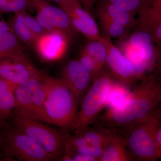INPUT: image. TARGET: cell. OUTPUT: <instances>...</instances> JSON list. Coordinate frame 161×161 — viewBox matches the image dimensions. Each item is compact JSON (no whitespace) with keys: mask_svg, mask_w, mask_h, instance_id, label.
Returning <instances> with one entry per match:
<instances>
[{"mask_svg":"<svg viewBox=\"0 0 161 161\" xmlns=\"http://www.w3.org/2000/svg\"><path fill=\"white\" fill-rule=\"evenodd\" d=\"M140 80L129 99L98 116L95 125L125 131L148 117L161 103V75L154 70Z\"/></svg>","mask_w":161,"mask_h":161,"instance_id":"6da1fadb","label":"cell"},{"mask_svg":"<svg viewBox=\"0 0 161 161\" xmlns=\"http://www.w3.org/2000/svg\"><path fill=\"white\" fill-rule=\"evenodd\" d=\"M46 89L44 103L45 122L70 129L78 112V102L73 92L61 78L45 74Z\"/></svg>","mask_w":161,"mask_h":161,"instance_id":"7a4b0ae2","label":"cell"},{"mask_svg":"<svg viewBox=\"0 0 161 161\" xmlns=\"http://www.w3.org/2000/svg\"><path fill=\"white\" fill-rule=\"evenodd\" d=\"M161 125V111L158 106L147 118L125 130L124 137L133 161L158 159L156 138Z\"/></svg>","mask_w":161,"mask_h":161,"instance_id":"3957f363","label":"cell"},{"mask_svg":"<svg viewBox=\"0 0 161 161\" xmlns=\"http://www.w3.org/2000/svg\"><path fill=\"white\" fill-rule=\"evenodd\" d=\"M108 68L105 67L94 79L81 101L70 130L77 131L94 124L105 108L110 90L115 82Z\"/></svg>","mask_w":161,"mask_h":161,"instance_id":"277c9868","label":"cell"},{"mask_svg":"<svg viewBox=\"0 0 161 161\" xmlns=\"http://www.w3.org/2000/svg\"><path fill=\"white\" fill-rule=\"evenodd\" d=\"M0 135V146L6 159L50 161L59 159L47 152L33 139L16 129H5Z\"/></svg>","mask_w":161,"mask_h":161,"instance_id":"5b68a950","label":"cell"},{"mask_svg":"<svg viewBox=\"0 0 161 161\" xmlns=\"http://www.w3.org/2000/svg\"><path fill=\"white\" fill-rule=\"evenodd\" d=\"M14 129L33 139L47 152L59 159L65 151V135L39 121L15 117Z\"/></svg>","mask_w":161,"mask_h":161,"instance_id":"8992f818","label":"cell"},{"mask_svg":"<svg viewBox=\"0 0 161 161\" xmlns=\"http://www.w3.org/2000/svg\"><path fill=\"white\" fill-rule=\"evenodd\" d=\"M100 39L107 49L106 66L115 81L129 87L141 78L137 71L111 39L101 35Z\"/></svg>","mask_w":161,"mask_h":161,"instance_id":"52a82bcc","label":"cell"},{"mask_svg":"<svg viewBox=\"0 0 161 161\" xmlns=\"http://www.w3.org/2000/svg\"><path fill=\"white\" fill-rule=\"evenodd\" d=\"M32 3L36 11V19L46 31L61 32L69 40L74 37L77 32L61 8L51 5L47 0H32Z\"/></svg>","mask_w":161,"mask_h":161,"instance_id":"ba28073f","label":"cell"},{"mask_svg":"<svg viewBox=\"0 0 161 161\" xmlns=\"http://www.w3.org/2000/svg\"><path fill=\"white\" fill-rule=\"evenodd\" d=\"M66 13L72 26L77 32L83 35L88 40H98L101 35L95 20L78 0H64L58 4Z\"/></svg>","mask_w":161,"mask_h":161,"instance_id":"9c48e42d","label":"cell"},{"mask_svg":"<svg viewBox=\"0 0 161 161\" xmlns=\"http://www.w3.org/2000/svg\"><path fill=\"white\" fill-rule=\"evenodd\" d=\"M40 72L25 53L0 60V78L16 86Z\"/></svg>","mask_w":161,"mask_h":161,"instance_id":"30bf717a","label":"cell"},{"mask_svg":"<svg viewBox=\"0 0 161 161\" xmlns=\"http://www.w3.org/2000/svg\"><path fill=\"white\" fill-rule=\"evenodd\" d=\"M69 40L61 32L47 31L36 39L33 47L41 59L51 62L63 58L67 51Z\"/></svg>","mask_w":161,"mask_h":161,"instance_id":"8fae6325","label":"cell"},{"mask_svg":"<svg viewBox=\"0 0 161 161\" xmlns=\"http://www.w3.org/2000/svg\"><path fill=\"white\" fill-rule=\"evenodd\" d=\"M61 78L73 92L78 103L81 102L93 80L78 59L70 60L65 64Z\"/></svg>","mask_w":161,"mask_h":161,"instance_id":"7c38bea8","label":"cell"},{"mask_svg":"<svg viewBox=\"0 0 161 161\" xmlns=\"http://www.w3.org/2000/svg\"><path fill=\"white\" fill-rule=\"evenodd\" d=\"M45 74L40 71L15 89L16 99L15 117L25 118L29 111L36 93L43 83Z\"/></svg>","mask_w":161,"mask_h":161,"instance_id":"4fadbf2b","label":"cell"},{"mask_svg":"<svg viewBox=\"0 0 161 161\" xmlns=\"http://www.w3.org/2000/svg\"><path fill=\"white\" fill-rule=\"evenodd\" d=\"M97 12L105 15L112 21L123 25L130 30L137 25L135 15L104 0H99L98 2Z\"/></svg>","mask_w":161,"mask_h":161,"instance_id":"5bb4252c","label":"cell"},{"mask_svg":"<svg viewBox=\"0 0 161 161\" xmlns=\"http://www.w3.org/2000/svg\"><path fill=\"white\" fill-rule=\"evenodd\" d=\"M16 86L0 78V127H8V120L16 106Z\"/></svg>","mask_w":161,"mask_h":161,"instance_id":"9a60e30c","label":"cell"},{"mask_svg":"<svg viewBox=\"0 0 161 161\" xmlns=\"http://www.w3.org/2000/svg\"><path fill=\"white\" fill-rule=\"evenodd\" d=\"M100 161H133L130 156L124 136L117 130L111 140L104 148Z\"/></svg>","mask_w":161,"mask_h":161,"instance_id":"2e32d148","label":"cell"},{"mask_svg":"<svg viewBox=\"0 0 161 161\" xmlns=\"http://www.w3.org/2000/svg\"><path fill=\"white\" fill-rule=\"evenodd\" d=\"M116 130L95 125L93 128L88 127L75 131L86 140L88 144L100 146L105 148L115 134Z\"/></svg>","mask_w":161,"mask_h":161,"instance_id":"e0dca14e","label":"cell"},{"mask_svg":"<svg viewBox=\"0 0 161 161\" xmlns=\"http://www.w3.org/2000/svg\"><path fill=\"white\" fill-rule=\"evenodd\" d=\"M22 43L12 31L0 33V60L25 53Z\"/></svg>","mask_w":161,"mask_h":161,"instance_id":"ac0fdd59","label":"cell"},{"mask_svg":"<svg viewBox=\"0 0 161 161\" xmlns=\"http://www.w3.org/2000/svg\"><path fill=\"white\" fill-rule=\"evenodd\" d=\"M21 11L14 14L8 23L12 31L22 43L33 47L36 37L26 25Z\"/></svg>","mask_w":161,"mask_h":161,"instance_id":"d6986e66","label":"cell"},{"mask_svg":"<svg viewBox=\"0 0 161 161\" xmlns=\"http://www.w3.org/2000/svg\"><path fill=\"white\" fill-rule=\"evenodd\" d=\"M136 26L150 33L154 44L161 52V20L154 19L142 11L138 14Z\"/></svg>","mask_w":161,"mask_h":161,"instance_id":"ffe728a7","label":"cell"},{"mask_svg":"<svg viewBox=\"0 0 161 161\" xmlns=\"http://www.w3.org/2000/svg\"><path fill=\"white\" fill-rule=\"evenodd\" d=\"M97 13L101 27L103 31L104 36L108 38L123 40L129 36V31L123 25L112 21L105 15Z\"/></svg>","mask_w":161,"mask_h":161,"instance_id":"44dd1931","label":"cell"},{"mask_svg":"<svg viewBox=\"0 0 161 161\" xmlns=\"http://www.w3.org/2000/svg\"><path fill=\"white\" fill-rule=\"evenodd\" d=\"M46 95V86L43 79V83L36 93L29 111L27 112L25 118H23L45 122L44 103Z\"/></svg>","mask_w":161,"mask_h":161,"instance_id":"7402d4cb","label":"cell"},{"mask_svg":"<svg viewBox=\"0 0 161 161\" xmlns=\"http://www.w3.org/2000/svg\"><path fill=\"white\" fill-rule=\"evenodd\" d=\"M131 94L129 87L115 81L110 90L105 108L110 110L120 106L129 99Z\"/></svg>","mask_w":161,"mask_h":161,"instance_id":"603a6c76","label":"cell"},{"mask_svg":"<svg viewBox=\"0 0 161 161\" xmlns=\"http://www.w3.org/2000/svg\"><path fill=\"white\" fill-rule=\"evenodd\" d=\"M82 49L95 60L101 69L106 66L107 47L100 38L98 40H88Z\"/></svg>","mask_w":161,"mask_h":161,"instance_id":"cb8c5ba5","label":"cell"},{"mask_svg":"<svg viewBox=\"0 0 161 161\" xmlns=\"http://www.w3.org/2000/svg\"><path fill=\"white\" fill-rule=\"evenodd\" d=\"M32 8L31 0H0V14H15Z\"/></svg>","mask_w":161,"mask_h":161,"instance_id":"d4e9b609","label":"cell"},{"mask_svg":"<svg viewBox=\"0 0 161 161\" xmlns=\"http://www.w3.org/2000/svg\"><path fill=\"white\" fill-rule=\"evenodd\" d=\"M119 6L134 15L140 13L149 5L150 0H104Z\"/></svg>","mask_w":161,"mask_h":161,"instance_id":"484cf974","label":"cell"},{"mask_svg":"<svg viewBox=\"0 0 161 161\" xmlns=\"http://www.w3.org/2000/svg\"><path fill=\"white\" fill-rule=\"evenodd\" d=\"M78 60L84 68L89 73L93 79H94L102 70L98 66L95 60L83 49L80 52Z\"/></svg>","mask_w":161,"mask_h":161,"instance_id":"4316f807","label":"cell"},{"mask_svg":"<svg viewBox=\"0 0 161 161\" xmlns=\"http://www.w3.org/2000/svg\"><path fill=\"white\" fill-rule=\"evenodd\" d=\"M21 12L26 25L34 35L36 39L47 31L38 22L36 18L32 16L27 12V10H23Z\"/></svg>","mask_w":161,"mask_h":161,"instance_id":"83f0119b","label":"cell"},{"mask_svg":"<svg viewBox=\"0 0 161 161\" xmlns=\"http://www.w3.org/2000/svg\"><path fill=\"white\" fill-rule=\"evenodd\" d=\"M104 150V148L103 147L88 144L77 149L75 153L95 157L99 159L100 161L101 157L103 154Z\"/></svg>","mask_w":161,"mask_h":161,"instance_id":"f1b7e54d","label":"cell"},{"mask_svg":"<svg viewBox=\"0 0 161 161\" xmlns=\"http://www.w3.org/2000/svg\"><path fill=\"white\" fill-rule=\"evenodd\" d=\"M143 11L153 18L161 20V0H150L149 5Z\"/></svg>","mask_w":161,"mask_h":161,"instance_id":"f546056e","label":"cell"},{"mask_svg":"<svg viewBox=\"0 0 161 161\" xmlns=\"http://www.w3.org/2000/svg\"><path fill=\"white\" fill-rule=\"evenodd\" d=\"M81 5L87 11L91 13L93 10L96 0H78Z\"/></svg>","mask_w":161,"mask_h":161,"instance_id":"4dcf8cb0","label":"cell"},{"mask_svg":"<svg viewBox=\"0 0 161 161\" xmlns=\"http://www.w3.org/2000/svg\"><path fill=\"white\" fill-rule=\"evenodd\" d=\"M156 144L158 158L161 160V125L159 127L156 133Z\"/></svg>","mask_w":161,"mask_h":161,"instance_id":"1f68e13d","label":"cell"},{"mask_svg":"<svg viewBox=\"0 0 161 161\" xmlns=\"http://www.w3.org/2000/svg\"><path fill=\"white\" fill-rule=\"evenodd\" d=\"M12 31L9 23L0 20V33Z\"/></svg>","mask_w":161,"mask_h":161,"instance_id":"d6a6232c","label":"cell"},{"mask_svg":"<svg viewBox=\"0 0 161 161\" xmlns=\"http://www.w3.org/2000/svg\"><path fill=\"white\" fill-rule=\"evenodd\" d=\"M154 70L158 72L161 75V55L158 60Z\"/></svg>","mask_w":161,"mask_h":161,"instance_id":"836d02e7","label":"cell"},{"mask_svg":"<svg viewBox=\"0 0 161 161\" xmlns=\"http://www.w3.org/2000/svg\"><path fill=\"white\" fill-rule=\"evenodd\" d=\"M47 1H52V2H55V3H58V5L61 3V2H63L64 0H47Z\"/></svg>","mask_w":161,"mask_h":161,"instance_id":"e575fe53","label":"cell"},{"mask_svg":"<svg viewBox=\"0 0 161 161\" xmlns=\"http://www.w3.org/2000/svg\"><path fill=\"white\" fill-rule=\"evenodd\" d=\"M159 108H160V110L161 111V105L160 106H159Z\"/></svg>","mask_w":161,"mask_h":161,"instance_id":"d590c367","label":"cell"},{"mask_svg":"<svg viewBox=\"0 0 161 161\" xmlns=\"http://www.w3.org/2000/svg\"><path fill=\"white\" fill-rule=\"evenodd\" d=\"M2 159H2L1 157H0V161L3 160Z\"/></svg>","mask_w":161,"mask_h":161,"instance_id":"8d00e7d4","label":"cell"},{"mask_svg":"<svg viewBox=\"0 0 161 161\" xmlns=\"http://www.w3.org/2000/svg\"><path fill=\"white\" fill-rule=\"evenodd\" d=\"M0 128H1V127H0ZM1 132H0V135H1Z\"/></svg>","mask_w":161,"mask_h":161,"instance_id":"74e56055","label":"cell"}]
</instances>
